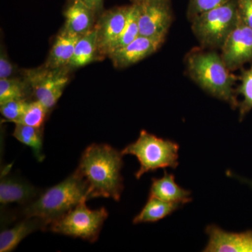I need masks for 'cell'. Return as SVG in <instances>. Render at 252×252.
Returning a JSON list of instances; mask_svg holds the SVG:
<instances>
[{
	"mask_svg": "<svg viewBox=\"0 0 252 252\" xmlns=\"http://www.w3.org/2000/svg\"><path fill=\"white\" fill-rule=\"evenodd\" d=\"M13 136L21 143L28 146L32 151L38 161L44 160L43 154V129L32 126L15 124Z\"/></svg>",
	"mask_w": 252,
	"mask_h": 252,
	"instance_id": "20",
	"label": "cell"
},
{
	"mask_svg": "<svg viewBox=\"0 0 252 252\" xmlns=\"http://www.w3.org/2000/svg\"><path fill=\"white\" fill-rule=\"evenodd\" d=\"M133 2H137V1H140V0H132Z\"/></svg>",
	"mask_w": 252,
	"mask_h": 252,
	"instance_id": "30",
	"label": "cell"
},
{
	"mask_svg": "<svg viewBox=\"0 0 252 252\" xmlns=\"http://www.w3.org/2000/svg\"><path fill=\"white\" fill-rule=\"evenodd\" d=\"M81 36L63 29L55 39L44 66L50 69L67 67L74 54L76 44Z\"/></svg>",
	"mask_w": 252,
	"mask_h": 252,
	"instance_id": "16",
	"label": "cell"
},
{
	"mask_svg": "<svg viewBox=\"0 0 252 252\" xmlns=\"http://www.w3.org/2000/svg\"><path fill=\"white\" fill-rule=\"evenodd\" d=\"M47 223L37 217L24 218L13 228L3 230L0 233V252H11L17 248L20 243L31 233L37 230L46 231Z\"/></svg>",
	"mask_w": 252,
	"mask_h": 252,
	"instance_id": "15",
	"label": "cell"
},
{
	"mask_svg": "<svg viewBox=\"0 0 252 252\" xmlns=\"http://www.w3.org/2000/svg\"><path fill=\"white\" fill-rule=\"evenodd\" d=\"M123 154L108 144H92L85 149L76 171L89 189V199L111 198L120 200L124 183Z\"/></svg>",
	"mask_w": 252,
	"mask_h": 252,
	"instance_id": "1",
	"label": "cell"
},
{
	"mask_svg": "<svg viewBox=\"0 0 252 252\" xmlns=\"http://www.w3.org/2000/svg\"><path fill=\"white\" fill-rule=\"evenodd\" d=\"M229 0H189L187 15L190 21L198 15L220 5L225 4Z\"/></svg>",
	"mask_w": 252,
	"mask_h": 252,
	"instance_id": "26",
	"label": "cell"
},
{
	"mask_svg": "<svg viewBox=\"0 0 252 252\" xmlns=\"http://www.w3.org/2000/svg\"><path fill=\"white\" fill-rule=\"evenodd\" d=\"M240 21L252 28V0H237Z\"/></svg>",
	"mask_w": 252,
	"mask_h": 252,
	"instance_id": "27",
	"label": "cell"
},
{
	"mask_svg": "<svg viewBox=\"0 0 252 252\" xmlns=\"http://www.w3.org/2000/svg\"><path fill=\"white\" fill-rule=\"evenodd\" d=\"M97 59H98L97 30L94 26L90 31L83 34L77 41L74 54L67 68L70 69L84 67Z\"/></svg>",
	"mask_w": 252,
	"mask_h": 252,
	"instance_id": "18",
	"label": "cell"
},
{
	"mask_svg": "<svg viewBox=\"0 0 252 252\" xmlns=\"http://www.w3.org/2000/svg\"><path fill=\"white\" fill-rule=\"evenodd\" d=\"M162 43L157 39L139 35L127 45L113 51L108 57L112 60L115 67H129L154 54Z\"/></svg>",
	"mask_w": 252,
	"mask_h": 252,
	"instance_id": "13",
	"label": "cell"
},
{
	"mask_svg": "<svg viewBox=\"0 0 252 252\" xmlns=\"http://www.w3.org/2000/svg\"><path fill=\"white\" fill-rule=\"evenodd\" d=\"M182 204L164 201L155 197L149 196L148 201L142 211L134 218L133 223L157 222L175 212Z\"/></svg>",
	"mask_w": 252,
	"mask_h": 252,
	"instance_id": "19",
	"label": "cell"
},
{
	"mask_svg": "<svg viewBox=\"0 0 252 252\" xmlns=\"http://www.w3.org/2000/svg\"><path fill=\"white\" fill-rule=\"evenodd\" d=\"M179 144L171 140H164L142 130L137 140L122 151L124 155L135 156L140 162V167L136 172L139 180L144 174L159 168L178 166Z\"/></svg>",
	"mask_w": 252,
	"mask_h": 252,
	"instance_id": "5",
	"label": "cell"
},
{
	"mask_svg": "<svg viewBox=\"0 0 252 252\" xmlns=\"http://www.w3.org/2000/svg\"><path fill=\"white\" fill-rule=\"evenodd\" d=\"M187 67L190 77L204 91L228 102L233 108L238 107L233 89L236 79L221 56L215 51L192 53L187 57Z\"/></svg>",
	"mask_w": 252,
	"mask_h": 252,
	"instance_id": "3",
	"label": "cell"
},
{
	"mask_svg": "<svg viewBox=\"0 0 252 252\" xmlns=\"http://www.w3.org/2000/svg\"><path fill=\"white\" fill-rule=\"evenodd\" d=\"M29 88L25 79H0V104L14 99H26Z\"/></svg>",
	"mask_w": 252,
	"mask_h": 252,
	"instance_id": "22",
	"label": "cell"
},
{
	"mask_svg": "<svg viewBox=\"0 0 252 252\" xmlns=\"http://www.w3.org/2000/svg\"><path fill=\"white\" fill-rule=\"evenodd\" d=\"M130 6H119L104 11L97 24V56L103 59L109 56L111 49L122 34L129 12Z\"/></svg>",
	"mask_w": 252,
	"mask_h": 252,
	"instance_id": "9",
	"label": "cell"
},
{
	"mask_svg": "<svg viewBox=\"0 0 252 252\" xmlns=\"http://www.w3.org/2000/svg\"><path fill=\"white\" fill-rule=\"evenodd\" d=\"M84 199L67 214L51 223L48 230L58 234L81 238L94 243L97 241L104 221L109 216L104 207L91 210Z\"/></svg>",
	"mask_w": 252,
	"mask_h": 252,
	"instance_id": "6",
	"label": "cell"
},
{
	"mask_svg": "<svg viewBox=\"0 0 252 252\" xmlns=\"http://www.w3.org/2000/svg\"><path fill=\"white\" fill-rule=\"evenodd\" d=\"M85 4L91 8L96 14H99L103 9L104 0H82Z\"/></svg>",
	"mask_w": 252,
	"mask_h": 252,
	"instance_id": "29",
	"label": "cell"
},
{
	"mask_svg": "<svg viewBox=\"0 0 252 252\" xmlns=\"http://www.w3.org/2000/svg\"><path fill=\"white\" fill-rule=\"evenodd\" d=\"M9 169L3 170L0 182V203L3 206L17 203L23 206L34 201L41 192L30 182L8 174Z\"/></svg>",
	"mask_w": 252,
	"mask_h": 252,
	"instance_id": "12",
	"label": "cell"
},
{
	"mask_svg": "<svg viewBox=\"0 0 252 252\" xmlns=\"http://www.w3.org/2000/svg\"><path fill=\"white\" fill-rule=\"evenodd\" d=\"M15 72L14 65L10 61L9 57L2 47L0 53V79H9L12 78Z\"/></svg>",
	"mask_w": 252,
	"mask_h": 252,
	"instance_id": "28",
	"label": "cell"
},
{
	"mask_svg": "<svg viewBox=\"0 0 252 252\" xmlns=\"http://www.w3.org/2000/svg\"><path fill=\"white\" fill-rule=\"evenodd\" d=\"M209 242L204 252H252V230L243 233H230L216 225L206 228Z\"/></svg>",
	"mask_w": 252,
	"mask_h": 252,
	"instance_id": "11",
	"label": "cell"
},
{
	"mask_svg": "<svg viewBox=\"0 0 252 252\" xmlns=\"http://www.w3.org/2000/svg\"><path fill=\"white\" fill-rule=\"evenodd\" d=\"M221 58L229 70L252 61V28L240 21L221 47Z\"/></svg>",
	"mask_w": 252,
	"mask_h": 252,
	"instance_id": "10",
	"label": "cell"
},
{
	"mask_svg": "<svg viewBox=\"0 0 252 252\" xmlns=\"http://www.w3.org/2000/svg\"><path fill=\"white\" fill-rule=\"evenodd\" d=\"M139 9L140 35L165 41L172 21L170 0H140Z\"/></svg>",
	"mask_w": 252,
	"mask_h": 252,
	"instance_id": "8",
	"label": "cell"
},
{
	"mask_svg": "<svg viewBox=\"0 0 252 252\" xmlns=\"http://www.w3.org/2000/svg\"><path fill=\"white\" fill-rule=\"evenodd\" d=\"M238 93L243 95V99L239 104L240 119H243L252 109V67L242 74L241 84Z\"/></svg>",
	"mask_w": 252,
	"mask_h": 252,
	"instance_id": "24",
	"label": "cell"
},
{
	"mask_svg": "<svg viewBox=\"0 0 252 252\" xmlns=\"http://www.w3.org/2000/svg\"><path fill=\"white\" fill-rule=\"evenodd\" d=\"M240 21L237 0H229L198 15L190 21L194 35L202 46L221 49Z\"/></svg>",
	"mask_w": 252,
	"mask_h": 252,
	"instance_id": "4",
	"label": "cell"
},
{
	"mask_svg": "<svg viewBox=\"0 0 252 252\" xmlns=\"http://www.w3.org/2000/svg\"><path fill=\"white\" fill-rule=\"evenodd\" d=\"M140 35L139 32V9L136 3L133 2L129 7L128 15L125 26L123 30L122 34L114 43L109 54L113 51L121 49L130 43Z\"/></svg>",
	"mask_w": 252,
	"mask_h": 252,
	"instance_id": "21",
	"label": "cell"
},
{
	"mask_svg": "<svg viewBox=\"0 0 252 252\" xmlns=\"http://www.w3.org/2000/svg\"><path fill=\"white\" fill-rule=\"evenodd\" d=\"M249 182V184H250V185L251 186V187H252V182Z\"/></svg>",
	"mask_w": 252,
	"mask_h": 252,
	"instance_id": "31",
	"label": "cell"
},
{
	"mask_svg": "<svg viewBox=\"0 0 252 252\" xmlns=\"http://www.w3.org/2000/svg\"><path fill=\"white\" fill-rule=\"evenodd\" d=\"M67 67L50 69L44 66L25 71V79L29 84L36 100L40 102L48 110L54 108L64 88L69 82Z\"/></svg>",
	"mask_w": 252,
	"mask_h": 252,
	"instance_id": "7",
	"label": "cell"
},
{
	"mask_svg": "<svg viewBox=\"0 0 252 252\" xmlns=\"http://www.w3.org/2000/svg\"><path fill=\"white\" fill-rule=\"evenodd\" d=\"M149 196L182 205L188 203L192 200L190 197V192L177 185L175 176L166 171L164 172L162 178L152 179Z\"/></svg>",
	"mask_w": 252,
	"mask_h": 252,
	"instance_id": "17",
	"label": "cell"
},
{
	"mask_svg": "<svg viewBox=\"0 0 252 252\" xmlns=\"http://www.w3.org/2000/svg\"><path fill=\"white\" fill-rule=\"evenodd\" d=\"M27 99H14L0 104V112L6 122L16 123L21 119L27 107Z\"/></svg>",
	"mask_w": 252,
	"mask_h": 252,
	"instance_id": "25",
	"label": "cell"
},
{
	"mask_svg": "<svg viewBox=\"0 0 252 252\" xmlns=\"http://www.w3.org/2000/svg\"><path fill=\"white\" fill-rule=\"evenodd\" d=\"M84 199H89V189L85 181L77 171L61 183L41 192L32 203L23 206V218L37 217L48 227L77 206Z\"/></svg>",
	"mask_w": 252,
	"mask_h": 252,
	"instance_id": "2",
	"label": "cell"
},
{
	"mask_svg": "<svg viewBox=\"0 0 252 252\" xmlns=\"http://www.w3.org/2000/svg\"><path fill=\"white\" fill-rule=\"evenodd\" d=\"M49 110L38 100L28 102L24 114L16 124L32 126L35 127H42L46 120Z\"/></svg>",
	"mask_w": 252,
	"mask_h": 252,
	"instance_id": "23",
	"label": "cell"
},
{
	"mask_svg": "<svg viewBox=\"0 0 252 252\" xmlns=\"http://www.w3.org/2000/svg\"><path fill=\"white\" fill-rule=\"evenodd\" d=\"M96 14L82 0H70L64 11L65 22L63 29L83 35L94 28Z\"/></svg>",
	"mask_w": 252,
	"mask_h": 252,
	"instance_id": "14",
	"label": "cell"
}]
</instances>
